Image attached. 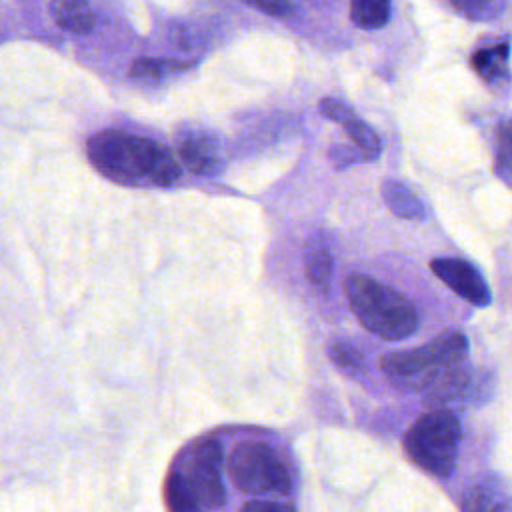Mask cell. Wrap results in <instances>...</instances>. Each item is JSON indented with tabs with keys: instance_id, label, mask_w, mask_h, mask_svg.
I'll use <instances>...</instances> for the list:
<instances>
[{
	"instance_id": "cell-3",
	"label": "cell",
	"mask_w": 512,
	"mask_h": 512,
	"mask_svg": "<svg viewBox=\"0 0 512 512\" xmlns=\"http://www.w3.org/2000/svg\"><path fill=\"white\" fill-rule=\"evenodd\" d=\"M344 292L358 322L382 340H402L416 332L418 312L414 304L388 284L366 274H350Z\"/></svg>"
},
{
	"instance_id": "cell-1",
	"label": "cell",
	"mask_w": 512,
	"mask_h": 512,
	"mask_svg": "<svg viewBox=\"0 0 512 512\" xmlns=\"http://www.w3.org/2000/svg\"><path fill=\"white\" fill-rule=\"evenodd\" d=\"M86 156L102 176L122 186L166 188L180 178L178 160L168 148L122 130H102L90 136Z\"/></svg>"
},
{
	"instance_id": "cell-9",
	"label": "cell",
	"mask_w": 512,
	"mask_h": 512,
	"mask_svg": "<svg viewBox=\"0 0 512 512\" xmlns=\"http://www.w3.org/2000/svg\"><path fill=\"white\" fill-rule=\"evenodd\" d=\"M180 162L194 174H216L222 168L218 140L208 132H188L178 144Z\"/></svg>"
},
{
	"instance_id": "cell-19",
	"label": "cell",
	"mask_w": 512,
	"mask_h": 512,
	"mask_svg": "<svg viewBox=\"0 0 512 512\" xmlns=\"http://www.w3.org/2000/svg\"><path fill=\"white\" fill-rule=\"evenodd\" d=\"M250 4L256 10H262L270 16H286L292 12V2L290 0H242Z\"/></svg>"
},
{
	"instance_id": "cell-18",
	"label": "cell",
	"mask_w": 512,
	"mask_h": 512,
	"mask_svg": "<svg viewBox=\"0 0 512 512\" xmlns=\"http://www.w3.org/2000/svg\"><path fill=\"white\" fill-rule=\"evenodd\" d=\"M496 156L504 170L512 174V120L500 124L496 134Z\"/></svg>"
},
{
	"instance_id": "cell-6",
	"label": "cell",
	"mask_w": 512,
	"mask_h": 512,
	"mask_svg": "<svg viewBox=\"0 0 512 512\" xmlns=\"http://www.w3.org/2000/svg\"><path fill=\"white\" fill-rule=\"evenodd\" d=\"M228 474L234 486L254 498H280L292 490V476L280 454L266 442L246 440L228 456Z\"/></svg>"
},
{
	"instance_id": "cell-16",
	"label": "cell",
	"mask_w": 512,
	"mask_h": 512,
	"mask_svg": "<svg viewBox=\"0 0 512 512\" xmlns=\"http://www.w3.org/2000/svg\"><path fill=\"white\" fill-rule=\"evenodd\" d=\"M456 12L470 20H490L496 18L504 6L506 0H446Z\"/></svg>"
},
{
	"instance_id": "cell-2",
	"label": "cell",
	"mask_w": 512,
	"mask_h": 512,
	"mask_svg": "<svg viewBox=\"0 0 512 512\" xmlns=\"http://www.w3.org/2000/svg\"><path fill=\"white\" fill-rule=\"evenodd\" d=\"M222 448L216 438L196 440L180 466L166 478L164 496L166 504L178 512L192 510H214L224 504V484H222Z\"/></svg>"
},
{
	"instance_id": "cell-5",
	"label": "cell",
	"mask_w": 512,
	"mask_h": 512,
	"mask_svg": "<svg viewBox=\"0 0 512 512\" xmlns=\"http://www.w3.org/2000/svg\"><path fill=\"white\" fill-rule=\"evenodd\" d=\"M460 420L452 410L434 408L422 414L404 434V450L424 472L446 478L456 464L460 446Z\"/></svg>"
},
{
	"instance_id": "cell-10",
	"label": "cell",
	"mask_w": 512,
	"mask_h": 512,
	"mask_svg": "<svg viewBox=\"0 0 512 512\" xmlns=\"http://www.w3.org/2000/svg\"><path fill=\"white\" fill-rule=\"evenodd\" d=\"M50 14L58 28L72 34H90L96 26V14L88 0H52Z\"/></svg>"
},
{
	"instance_id": "cell-8",
	"label": "cell",
	"mask_w": 512,
	"mask_h": 512,
	"mask_svg": "<svg viewBox=\"0 0 512 512\" xmlns=\"http://www.w3.org/2000/svg\"><path fill=\"white\" fill-rule=\"evenodd\" d=\"M320 112H322L328 120L340 124V126L346 130V134H348V138H350L354 150L360 154L362 160H366V162L378 160V156H380V152H382L380 138H378V134H376L362 118H358V116L352 112V108H348L344 102H340V100H336V98H324V100L320 102Z\"/></svg>"
},
{
	"instance_id": "cell-21",
	"label": "cell",
	"mask_w": 512,
	"mask_h": 512,
	"mask_svg": "<svg viewBox=\"0 0 512 512\" xmlns=\"http://www.w3.org/2000/svg\"><path fill=\"white\" fill-rule=\"evenodd\" d=\"M330 158L332 162L338 166V168H344L348 166L350 162H356L360 160V154L356 150H352L350 146H336L330 150Z\"/></svg>"
},
{
	"instance_id": "cell-15",
	"label": "cell",
	"mask_w": 512,
	"mask_h": 512,
	"mask_svg": "<svg viewBox=\"0 0 512 512\" xmlns=\"http://www.w3.org/2000/svg\"><path fill=\"white\" fill-rule=\"evenodd\" d=\"M190 68L188 62H178V60H168V58H136L132 62V76L134 78H144V80H160L166 74L180 72Z\"/></svg>"
},
{
	"instance_id": "cell-7",
	"label": "cell",
	"mask_w": 512,
	"mask_h": 512,
	"mask_svg": "<svg viewBox=\"0 0 512 512\" xmlns=\"http://www.w3.org/2000/svg\"><path fill=\"white\" fill-rule=\"evenodd\" d=\"M430 270L462 300L480 308L490 304V288L470 262L462 258H436L430 262Z\"/></svg>"
},
{
	"instance_id": "cell-13",
	"label": "cell",
	"mask_w": 512,
	"mask_h": 512,
	"mask_svg": "<svg viewBox=\"0 0 512 512\" xmlns=\"http://www.w3.org/2000/svg\"><path fill=\"white\" fill-rule=\"evenodd\" d=\"M390 0H350V18L358 28L376 30L390 20Z\"/></svg>"
},
{
	"instance_id": "cell-12",
	"label": "cell",
	"mask_w": 512,
	"mask_h": 512,
	"mask_svg": "<svg viewBox=\"0 0 512 512\" xmlns=\"http://www.w3.org/2000/svg\"><path fill=\"white\" fill-rule=\"evenodd\" d=\"M382 196H384V202L388 204V208L400 218L420 220L426 214L420 198L406 184H402L398 180H386L382 184Z\"/></svg>"
},
{
	"instance_id": "cell-4",
	"label": "cell",
	"mask_w": 512,
	"mask_h": 512,
	"mask_svg": "<svg viewBox=\"0 0 512 512\" xmlns=\"http://www.w3.org/2000/svg\"><path fill=\"white\" fill-rule=\"evenodd\" d=\"M468 340L460 330H446L420 348L382 356L380 368L396 382L412 388H430L440 374L464 362Z\"/></svg>"
},
{
	"instance_id": "cell-17",
	"label": "cell",
	"mask_w": 512,
	"mask_h": 512,
	"mask_svg": "<svg viewBox=\"0 0 512 512\" xmlns=\"http://www.w3.org/2000/svg\"><path fill=\"white\" fill-rule=\"evenodd\" d=\"M328 352H330L332 362L338 368H342L346 374L360 376L364 372V358L356 346H352L348 342H334Z\"/></svg>"
},
{
	"instance_id": "cell-11",
	"label": "cell",
	"mask_w": 512,
	"mask_h": 512,
	"mask_svg": "<svg viewBox=\"0 0 512 512\" xmlns=\"http://www.w3.org/2000/svg\"><path fill=\"white\" fill-rule=\"evenodd\" d=\"M330 272H332V256L326 240L316 236L310 238L304 246V274L308 282L318 292H326L330 284Z\"/></svg>"
},
{
	"instance_id": "cell-14",
	"label": "cell",
	"mask_w": 512,
	"mask_h": 512,
	"mask_svg": "<svg viewBox=\"0 0 512 512\" xmlns=\"http://www.w3.org/2000/svg\"><path fill=\"white\" fill-rule=\"evenodd\" d=\"M506 58H508V42H498L494 46L476 50L470 58V64L484 80H494L504 74Z\"/></svg>"
},
{
	"instance_id": "cell-20",
	"label": "cell",
	"mask_w": 512,
	"mask_h": 512,
	"mask_svg": "<svg viewBox=\"0 0 512 512\" xmlns=\"http://www.w3.org/2000/svg\"><path fill=\"white\" fill-rule=\"evenodd\" d=\"M296 506L290 504V502H280L278 498H270V500H264V498H254L250 502H246L242 506V510H262V512H282V510H294Z\"/></svg>"
}]
</instances>
